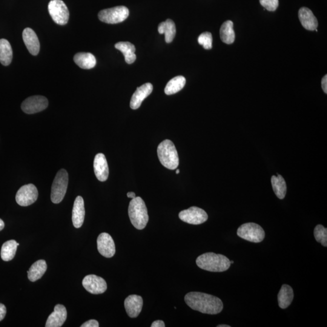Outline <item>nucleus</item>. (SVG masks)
I'll list each match as a JSON object with an SVG mask.
<instances>
[{
    "label": "nucleus",
    "mask_w": 327,
    "mask_h": 327,
    "mask_svg": "<svg viewBox=\"0 0 327 327\" xmlns=\"http://www.w3.org/2000/svg\"><path fill=\"white\" fill-rule=\"evenodd\" d=\"M184 300L189 308L204 314H220L224 308L220 298L204 292H188L186 295Z\"/></svg>",
    "instance_id": "obj_1"
},
{
    "label": "nucleus",
    "mask_w": 327,
    "mask_h": 327,
    "mask_svg": "<svg viewBox=\"0 0 327 327\" xmlns=\"http://www.w3.org/2000/svg\"><path fill=\"white\" fill-rule=\"evenodd\" d=\"M196 264L200 268L211 272H223L230 268V260L220 254L206 253L196 259Z\"/></svg>",
    "instance_id": "obj_2"
},
{
    "label": "nucleus",
    "mask_w": 327,
    "mask_h": 327,
    "mask_svg": "<svg viewBox=\"0 0 327 327\" xmlns=\"http://www.w3.org/2000/svg\"><path fill=\"white\" fill-rule=\"evenodd\" d=\"M128 216L134 228L142 230L148 222V208L140 197L132 200L128 206Z\"/></svg>",
    "instance_id": "obj_3"
},
{
    "label": "nucleus",
    "mask_w": 327,
    "mask_h": 327,
    "mask_svg": "<svg viewBox=\"0 0 327 327\" xmlns=\"http://www.w3.org/2000/svg\"><path fill=\"white\" fill-rule=\"evenodd\" d=\"M157 152L160 162L165 168L174 170L178 167V154L176 146L170 140H166L160 142L158 147Z\"/></svg>",
    "instance_id": "obj_4"
},
{
    "label": "nucleus",
    "mask_w": 327,
    "mask_h": 327,
    "mask_svg": "<svg viewBox=\"0 0 327 327\" xmlns=\"http://www.w3.org/2000/svg\"><path fill=\"white\" fill-rule=\"evenodd\" d=\"M68 182V173L65 169H61L56 174L51 190V200L54 204L61 202L66 194Z\"/></svg>",
    "instance_id": "obj_5"
},
{
    "label": "nucleus",
    "mask_w": 327,
    "mask_h": 327,
    "mask_svg": "<svg viewBox=\"0 0 327 327\" xmlns=\"http://www.w3.org/2000/svg\"><path fill=\"white\" fill-rule=\"evenodd\" d=\"M237 234L242 239L254 243L262 242L265 238L264 229L254 222L246 223L240 226L238 229Z\"/></svg>",
    "instance_id": "obj_6"
},
{
    "label": "nucleus",
    "mask_w": 327,
    "mask_h": 327,
    "mask_svg": "<svg viewBox=\"0 0 327 327\" xmlns=\"http://www.w3.org/2000/svg\"><path fill=\"white\" fill-rule=\"evenodd\" d=\"M129 10L125 6H116L100 11L98 18L108 24H118L128 18Z\"/></svg>",
    "instance_id": "obj_7"
},
{
    "label": "nucleus",
    "mask_w": 327,
    "mask_h": 327,
    "mask_svg": "<svg viewBox=\"0 0 327 327\" xmlns=\"http://www.w3.org/2000/svg\"><path fill=\"white\" fill-rule=\"evenodd\" d=\"M48 12L56 24L65 25L70 19V11L62 0H51L48 5Z\"/></svg>",
    "instance_id": "obj_8"
},
{
    "label": "nucleus",
    "mask_w": 327,
    "mask_h": 327,
    "mask_svg": "<svg viewBox=\"0 0 327 327\" xmlns=\"http://www.w3.org/2000/svg\"><path fill=\"white\" fill-rule=\"evenodd\" d=\"M179 218L183 222L193 225H199L208 220V215L202 208L192 206L179 214Z\"/></svg>",
    "instance_id": "obj_9"
},
{
    "label": "nucleus",
    "mask_w": 327,
    "mask_h": 327,
    "mask_svg": "<svg viewBox=\"0 0 327 327\" xmlns=\"http://www.w3.org/2000/svg\"><path fill=\"white\" fill-rule=\"evenodd\" d=\"M38 192L32 184L24 185L20 188L16 194V202L18 205L27 206L32 204L38 199Z\"/></svg>",
    "instance_id": "obj_10"
},
{
    "label": "nucleus",
    "mask_w": 327,
    "mask_h": 327,
    "mask_svg": "<svg viewBox=\"0 0 327 327\" xmlns=\"http://www.w3.org/2000/svg\"><path fill=\"white\" fill-rule=\"evenodd\" d=\"M48 102L46 98L36 96L28 98L22 104V110L27 114L40 112L48 107Z\"/></svg>",
    "instance_id": "obj_11"
},
{
    "label": "nucleus",
    "mask_w": 327,
    "mask_h": 327,
    "mask_svg": "<svg viewBox=\"0 0 327 327\" xmlns=\"http://www.w3.org/2000/svg\"><path fill=\"white\" fill-rule=\"evenodd\" d=\"M82 284L86 290L94 294H102L108 288L106 280L103 278L94 274L85 276Z\"/></svg>",
    "instance_id": "obj_12"
},
{
    "label": "nucleus",
    "mask_w": 327,
    "mask_h": 327,
    "mask_svg": "<svg viewBox=\"0 0 327 327\" xmlns=\"http://www.w3.org/2000/svg\"><path fill=\"white\" fill-rule=\"evenodd\" d=\"M98 250L102 256L110 258L116 254V249L114 240L110 234L102 233L97 239Z\"/></svg>",
    "instance_id": "obj_13"
},
{
    "label": "nucleus",
    "mask_w": 327,
    "mask_h": 327,
    "mask_svg": "<svg viewBox=\"0 0 327 327\" xmlns=\"http://www.w3.org/2000/svg\"><path fill=\"white\" fill-rule=\"evenodd\" d=\"M67 310L64 306L57 304L54 312L48 317L46 327L62 326L67 319Z\"/></svg>",
    "instance_id": "obj_14"
},
{
    "label": "nucleus",
    "mask_w": 327,
    "mask_h": 327,
    "mask_svg": "<svg viewBox=\"0 0 327 327\" xmlns=\"http://www.w3.org/2000/svg\"><path fill=\"white\" fill-rule=\"evenodd\" d=\"M142 298L138 295H130L124 300V308L128 316L132 318L138 316L142 310Z\"/></svg>",
    "instance_id": "obj_15"
},
{
    "label": "nucleus",
    "mask_w": 327,
    "mask_h": 327,
    "mask_svg": "<svg viewBox=\"0 0 327 327\" xmlns=\"http://www.w3.org/2000/svg\"><path fill=\"white\" fill-rule=\"evenodd\" d=\"M152 91H153V85L151 83H146L138 88L132 96L130 103L131 108L134 110L138 108L144 99L150 96Z\"/></svg>",
    "instance_id": "obj_16"
},
{
    "label": "nucleus",
    "mask_w": 327,
    "mask_h": 327,
    "mask_svg": "<svg viewBox=\"0 0 327 327\" xmlns=\"http://www.w3.org/2000/svg\"><path fill=\"white\" fill-rule=\"evenodd\" d=\"M94 168L97 179L100 182H106L108 177L109 170L107 160L104 154H98L94 157Z\"/></svg>",
    "instance_id": "obj_17"
},
{
    "label": "nucleus",
    "mask_w": 327,
    "mask_h": 327,
    "mask_svg": "<svg viewBox=\"0 0 327 327\" xmlns=\"http://www.w3.org/2000/svg\"><path fill=\"white\" fill-rule=\"evenodd\" d=\"M22 38L30 52L32 56H37L40 52V44L35 32L30 28H26L22 32Z\"/></svg>",
    "instance_id": "obj_18"
},
{
    "label": "nucleus",
    "mask_w": 327,
    "mask_h": 327,
    "mask_svg": "<svg viewBox=\"0 0 327 327\" xmlns=\"http://www.w3.org/2000/svg\"><path fill=\"white\" fill-rule=\"evenodd\" d=\"M85 217V208L84 200L82 196L76 197L74 200L72 210V222L74 228H81L84 223Z\"/></svg>",
    "instance_id": "obj_19"
},
{
    "label": "nucleus",
    "mask_w": 327,
    "mask_h": 327,
    "mask_svg": "<svg viewBox=\"0 0 327 327\" xmlns=\"http://www.w3.org/2000/svg\"><path fill=\"white\" fill-rule=\"evenodd\" d=\"M299 18L302 26L306 30H315L318 26V22L312 11L308 8H300Z\"/></svg>",
    "instance_id": "obj_20"
},
{
    "label": "nucleus",
    "mask_w": 327,
    "mask_h": 327,
    "mask_svg": "<svg viewBox=\"0 0 327 327\" xmlns=\"http://www.w3.org/2000/svg\"><path fill=\"white\" fill-rule=\"evenodd\" d=\"M74 62L83 70H91L96 66V57L91 53L80 52L74 56Z\"/></svg>",
    "instance_id": "obj_21"
},
{
    "label": "nucleus",
    "mask_w": 327,
    "mask_h": 327,
    "mask_svg": "<svg viewBox=\"0 0 327 327\" xmlns=\"http://www.w3.org/2000/svg\"><path fill=\"white\" fill-rule=\"evenodd\" d=\"M116 50H119L124 54L125 61L128 64H132L136 59V48L130 42H119L114 45Z\"/></svg>",
    "instance_id": "obj_22"
},
{
    "label": "nucleus",
    "mask_w": 327,
    "mask_h": 327,
    "mask_svg": "<svg viewBox=\"0 0 327 327\" xmlns=\"http://www.w3.org/2000/svg\"><path fill=\"white\" fill-rule=\"evenodd\" d=\"M294 298V292L292 288L288 285H283L278 294V300L280 308L286 309L292 302Z\"/></svg>",
    "instance_id": "obj_23"
},
{
    "label": "nucleus",
    "mask_w": 327,
    "mask_h": 327,
    "mask_svg": "<svg viewBox=\"0 0 327 327\" xmlns=\"http://www.w3.org/2000/svg\"><path fill=\"white\" fill-rule=\"evenodd\" d=\"M47 264L44 260H38L33 264L28 272V280L36 282L42 278L47 270Z\"/></svg>",
    "instance_id": "obj_24"
},
{
    "label": "nucleus",
    "mask_w": 327,
    "mask_h": 327,
    "mask_svg": "<svg viewBox=\"0 0 327 327\" xmlns=\"http://www.w3.org/2000/svg\"><path fill=\"white\" fill-rule=\"evenodd\" d=\"M12 48L10 42L5 39L0 40V62L7 66L12 62Z\"/></svg>",
    "instance_id": "obj_25"
},
{
    "label": "nucleus",
    "mask_w": 327,
    "mask_h": 327,
    "mask_svg": "<svg viewBox=\"0 0 327 327\" xmlns=\"http://www.w3.org/2000/svg\"><path fill=\"white\" fill-rule=\"evenodd\" d=\"M158 30L160 34H165L166 42L167 43H170L173 41L176 35V24L170 19L160 22Z\"/></svg>",
    "instance_id": "obj_26"
},
{
    "label": "nucleus",
    "mask_w": 327,
    "mask_h": 327,
    "mask_svg": "<svg viewBox=\"0 0 327 327\" xmlns=\"http://www.w3.org/2000/svg\"><path fill=\"white\" fill-rule=\"evenodd\" d=\"M220 37L222 42L226 44H230L234 43L235 39V34L234 30V22L228 20L224 22L220 28Z\"/></svg>",
    "instance_id": "obj_27"
},
{
    "label": "nucleus",
    "mask_w": 327,
    "mask_h": 327,
    "mask_svg": "<svg viewBox=\"0 0 327 327\" xmlns=\"http://www.w3.org/2000/svg\"><path fill=\"white\" fill-rule=\"evenodd\" d=\"M271 182L272 189L278 198L280 200L284 198L286 194V185L283 177L280 174H278V176H272Z\"/></svg>",
    "instance_id": "obj_28"
},
{
    "label": "nucleus",
    "mask_w": 327,
    "mask_h": 327,
    "mask_svg": "<svg viewBox=\"0 0 327 327\" xmlns=\"http://www.w3.org/2000/svg\"><path fill=\"white\" fill-rule=\"evenodd\" d=\"M186 80L182 76H178L172 79L166 85L164 92L168 96L178 92L184 87Z\"/></svg>",
    "instance_id": "obj_29"
},
{
    "label": "nucleus",
    "mask_w": 327,
    "mask_h": 327,
    "mask_svg": "<svg viewBox=\"0 0 327 327\" xmlns=\"http://www.w3.org/2000/svg\"><path fill=\"white\" fill-rule=\"evenodd\" d=\"M17 246L18 245L15 240H10L4 242L2 248V259L4 261L12 260L16 256Z\"/></svg>",
    "instance_id": "obj_30"
},
{
    "label": "nucleus",
    "mask_w": 327,
    "mask_h": 327,
    "mask_svg": "<svg viewBox=\"0 0 327 327\" xmlns=\"http://www.w3.org/2000/svg\"><path fill=\"white\" fill-rule=\"evenodd\" d=\"M314 236L316 242L324 246H327V229L322 225H318L314 230Z\"/></svg>",
    "instance_id": "obj_31"
},
{
    "label": "nucleus",
    "mask_w": 327,
    "mask_h": 327,
    "mask_svg": "<svg viewBox=\"0 0 327 327\" xmlns=\"http://www.w3.org/2000/svg\"><path fill=\"white\" fill-rule=\"evenodd\" d=\"M198 41L199 44L202 45L205 50H210L212 48L213 38H212V34L208 32L200 34Z\"/></svg>",
    "instance_id": "obj_32"
},
{
    "label": "nucleus",
    "mask_w": 327,
    "mask_h": 327,
    "mask_svg": "<svg viewBox=\"0 0 327 327\" xmlns=\"http://www.w3.org/2000/svg\"><path fill=\"white\" fill-rule=\"evenodd\" d=\"M260 4L268 11H274L279 6V0H260Z\"/></svg>",
    "instance_id": "obj_33"
},
{
    "label": "nucleus",
    "mask_w": 327,
    "mask_h": 327,
    "mask_svg": "<svg viewBox=\"0 0 327 327\" xmlns=\"http://www.w3.org/2000/svg\"><path fill=\"white\" fill-rule=\"evenodd\" d=\"M82 327H98L99 323L97 320H92L83 324Z\"/></svg>",
    "instance_id": "obj_34"
},
{
    "label": "nucleus",
    "mask_w": 327,
    "mask_h": 327,
    "mask_svg": "<svg viewBox=\"0 0 327 327\" xmlns=\"http://www.w3.org/2000/svg\"><path fill=\"white\" fill-rule=\"evenodd\" d=\"M6 308L4 304H0V321L4 320L6 314Z\"/></svg>",
    "instance_id": "obj_35"
},
{
    "label": "nucleus",
    "mask_w": 327,
    "mask_h": 327,
    "mask_svg": "<svg viewBox=\"0 0 327 327\" xmlns=\"http://www.w3.org/2000/svg\"><path fill=\"white\" fill-rule=\"evenodd\" d=\"M322 88L324 93L327 94V76L326 74L322 80Z\"/></svg>",
    "instance_id": "obj_36"
},
{
    "label": "nucleus",
    "mask_w": 327,
    "mask_h": 327,
    "mask_svg": "<svg viewBox=\"0 0 327 327\" xmlns=\"http://www.w3.org/2000/svg\"><path fill=\"white\" fill-rule=\"evenodd\" d=\"M152 327H164L165 326V324L164 322V321L160 320H158L156 321H154L153 323H152Z\"/></svg>",
    "instance_id": "obj_37"
},
{
    "label": "nucleus",
    "mask_w": 327,
    "mask_h": 327,
    "mask_svg": "<svg viewBox=\"0 0 327 327\" xmlns=\"http://www.w3.org/2000/svg\"><path fill=\"white\" fill-rule=\"evenodd\" d=\"M128 197L129 198H134L136 197V194L134 193V192H128L127 194Z\"/></svg>",
    "instance_id": "obj_38"
},
{
    "label": "nucleus",
    "mask_w": 327,
    "mask_h": 327,
    "mask_svg": "<svg viewBox=\"0 0 327 327\" xmlns=\"http://www.w3.org/2000/svg\"><path fill=\"white\" fill-rule=\"evenodd\" d=\"M4 220H2V219H0V232H1L2 230H4Z\"/></svg>",
    "instance_id": "obj_39"
},
{
    "label": "nucleus",
    "mask_w": 327,
    "mask_h": 327,
    "mask_svg": "<svg viewBox=\"0 0 327 327\" xmlns=\"http://www.w3.org/2000/svg\"><path fill=\"white\" fill-rule=\"evenodd\" d=\"M218 327H230V326L228 325H219L217 326Z\"/></svg>",
    "instance_id": "obj_40"
},
{
    "label": "nucleus",
    "mask_w": 327,
    "mask_h": 327,
    "mask_svg": "<svg viewBox=\"0 0 327 327\" xmlns=\"http://www.w3.org/2000/svg\"><path fill=\"white\" fill-rule=\"evenodd\" d=\"M176 174H179L180 173V170L179 169H177L176 172Z\"/></svg>",
    "instance_id": "obj_41"
},
{
    "label": "nucleus",
    "mask_w": 327,
    "mask_h": 327,
    "mask_svg": "<svg viewBox=\"0 0 327 327\" xmlns=\"http://www.w3.org/2000/svg\"><path fill=\"white\" fill-rule=\"evenodd\" d=\"M230 263H231V264H234V261H230Z\"/></svg>",
    "instance_id": "obj_42"
}]
</instances>
